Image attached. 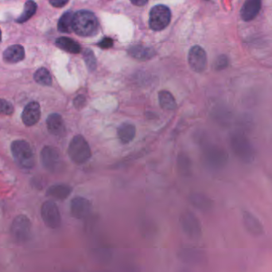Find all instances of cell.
<instances>
[{
    "label": "cell",
    "instance_id": "2e32d148",
    "mask_svg": "<svg viewBox=\"0 0 272 272\" xmlns=\"http://www.w3.org/2000/svg\"><path fill=\"white\" fill-rule=\"evenodd\" d=\"M262 0H245L241 10L240 16L245 22L255 19L261 10Z\"/></svg>",
    "mask_w": 272,
    "mask_h": 272
},
{
    "label": "cell",
    "instance_id": "f546056e",
    "mask_svg": "<svg viewBox=\"0 0 272 272\" xmlns=\"http://www.w3.org/2000/svg\"><path fill=\"white\" fill-rule=\"evenodd\" d=\"M14 112L13 105L4 99H0V115L11 116Z\"/></svg>",
    "mask_w": 272,
    "mask_h": 272
},
{
    "label": "cell",
    "instance_id": "e0dca14e",
    "mask_svg": "<svg viewBox=\"0 0 272 272\" xmlns=\"http://www.w3.org/2000/svg\"><path fill=\"white\" fill-rule=\"evenodd\" d=\"M46 125L50 133L56 136H61L66 132V126L61 115L50 114L46 120Z\"/></svg>",
    "mask_w": 272,
    "mask_h": 272
},
{
    "label": "cell",
    "instance_id": "5bb4252c",
    "mask_svg": "<svg viewBox=\"0 0 272 272\" xmlns=\"http://www.w3.org/2000/svg\"><path fill=\"white\" fill-rule=\"evenodd\" d=\"M242 221H243L244 229L250 235L255 236V237L264 235V225L260 222V220L250 212H243Z\"/></svg>",
    "mask_w": 272,
    "mask_h": 272
},
{
    "label": "cell",
    "instance_id": "9c48e42d",
    "mask_svg": "<svg viewBox=\"0 0 272 272\" xmlns=\"http://www.w3.org/2000/svg\"><path fill=\"white\" fill-rule=\"evenodd\" d=\"M41 218L46 226L56 229L61 226V214L58 207L52 200H47L41 206Z\"/></svg>",
    "mask_w": 272,
    "mask_h": 272
},
{
    "label": "cell",
    "instance_id": "44dd1931",
    "mask_svg": "<svg viewBox=\"0 0 272 272\" xmlns=\"http://www.w3.org/2000/svg\"><path fill=\"white\" fill-rule=\"evenodd\" d=\"M72 192V189L70 185L66 184H57L54 185L49 188L46 192L47 196L50 198L57 199V200H65L68 197L70 196Z\"/></svg>",
    "mask_w": 272,
    "mask_h": 272
},
{
    "label": "cell",
    "instance_id": "484cf974",
    "mask_svg": "<svg viewBox=\"0 0 272 272\" xmlns=\"http://www.w3.org/2000/svg\"><path fill=\"white\" fill-rule=\"evenodd\" d=\"M74 14L72 11H67L61 16L59 19L57 29L61 33H71L73 30V22Z\"/></svg>",
    "mask_w": 272,
    "mask_h": 272
},
{
    "label": "cell",
    "instance_id": "7402d4cb",
    "mask_svg": "<svg viewBox=\"0 0 272 272\" xmlns=\"http://www.w3.org/2000/svg\"><path fill=\"white\" fill-rule=\"evenodd\" d=\"M93 259L100 264H107L112 258V251L109 247L99 245L91 249Z\"/></svg>",
    "mask_w": 272,
    "mask_h": 272
},
{
    "label": "cell",
    "instance_id": "d6986e66",
    "mask_svg": "<svg viewBox=\"0 0 272 272\" xmlns=\"http://www.w3.org/2000/svg\"><path fill=\"white\" fill-rule=\"evenodd\" d=\"M128 54L133 58L146 61L149 59L152 58L155 55V50L150 47L135 45L131 46L128 50Z\"/></svg>",
    "mask_w": 272,
    "mask_h": 272
},
{
    "label": "cell",
    "instance_id": "cb8c5ba5",
    "mask_svg": "<svg viewBox=\"0 0 272 272\" xmlns=\"http://www.w3.org/2000/svg\"><path fill=\"white\" fill-rule=\"evenodd\" d=\"M190 202L201 211H209L213 207V201L209 198L200 194H193L190 197Z\"/></svg>",
    "mask_w": 272,
    "mask_h": 272
},
{
    "label": "cell",
    "instance_id": "ab89813d",
    "mask_svg": "<svg viewBox=\"0 0 272 272\" xmlns=\"http://www.w3.org/2000/svg\"><path fill=\"white\" fill-rule=\"evenodd\" d=\"M1 39H2V33H1V31H0V42H1Z\"/></svg>",
    "mask_w": 272,
    "mask_h": 272
},
{
    "label": "cell",
    "instance_id": "9a60e30c",
    "mask_svg": "<svg viewBox=\"0 0 272 272\" xmlns=\"http://www.w3.org/2000/svg\"><path fill=\"white\" fill-rule=\"evenodd\" d=\"M41 117V108L37 102L29 103L22 111V120L27 127L33 126L39 121Z\"/></svg>",
    "mask_w": 272,
    "mask_h": 272
},
{
    "label": "cell",
    "instance_id": "603a6c76",
    "mask_svg": "<svg viewBox=\"0 0 272 272\" xmlns=\"http://www.w3.org/2000/svg\"><path fill=\"white\" fill-rule=\"evenodd\" d=\"M56 46L61 50L70 53V54H79L81 52V47L76 41L70 37H61L56 40Z\"/></svg>",
    "mask_w": 272,
    "mask_h": 272
},
{
    "label": "cell",
    "instance_id": "ffe728a7",
    "mask_svg": "<svg viewBox=\"0 0 272 272\" xmlns=\"http://www.w3.org/2000/svg\"><path fill=\"white\" fill-rule=\"evenodd\" d=\"M136 134L135 125L129 123H124L117 129V135L119 140L124 144L131 143Z\"/></svg>",
    "mask_w": 272,
    "mask_h": 272
},
{
    "label": "cell",
    "instance_id": "277c9868",
    "mask_svg": "<svg viewBox=\"0 0 272 272\" xmlns=\"http://www.w3.org/2000/svg\"><path fill=\"white\" fill-rule=\"evenodd\" d=\"M68 154L70 159L77 165L85 163L91 156L90 145L85 138L80 135L73 138L68 149Z\"/></svg>",
    "mask_w": 272,
    "mask_h": 272
},
{
    "label": "cell",
    "instance_id": "4316f807",
    "mask_svg": "<svg viewBox=\"0 0 272 272\" xmlns=\"http://www.w3.org/2000/svg\"><path fill=\"white\" fill-rule=\"evenodd\" d=\"M37 8V3L34 2L33 0H29L25 3L24 10L22 11V13L20 15L19 17L18 18L16 22H18V23H23V22L28 21L36 13Z\"/></svg>",
    "mask_w": 272,
    "mask_h": 272
},
{
    "label": "cell",
    "instance_id": "7c38bea8",
    "mask_svg": "<svg viewBox=\"0 0 272 272\" xmlns=\"http://www.w3.org/2000/svg\"><path fill=\"white\" fill-rule=\"evenodd\" d=\"M41 163L50 172H56L61 165V157L58 150L53 146H46L41 153Z\"/></svg>",
    "mask_w": 272,
    "mask_h": 272
},
{
    "label": "cell",
    "instance_id": "52a82bcc",
    "mask_svg": "<svg viewBox=\"0 0 272 272\" xmlns=\"http://www.w3.org/2000/svg\"><path fill=\"white\" fill-rule=\"evenodd\" d=\"M180 224L185 235L191 239H200L202 229L200 220L190 211H185L180 217Z\"/></svg>",
    "mask_w": 272,
    "mask_h": 272
},
{
    "label": "cell",
    "instance_id": "30bf717a",
    "mask_svg": "<svg viewBox=\"0 0 272 272\" xmlns=\"http://www.w3.org/2000/svg\"><path fill=\"white\" fill-rule=\"evenodd\" d=\"M205 160L210 167L220 169L226 165L229 155L226 150L218 146H211L205 151Z\"/></svg>",
    "mask_w": 272,
    "mask_h": 272
},
{
    "label": "cell",
    "instance_id": "60d3db41",
    "mask_svg": "<svg viewBox=\"0 0 272 272\" xmlns=\"http://www.w3.org/2000/svg\"><path fill=\"white\" fill-rule=\"evenodd\" d=\"M104 272V271H97V272Z\"/></svg>",
    "mask_w": 272,
    "mask_h": 272
},
{
    "label": "cell",
    "instance_id": "83f0119b",
    "mask_svg": "<svg viewBox=\"0 0 272 272\" xmlns=\"http://www.w3.org/2000/svg\"><path fill=\"white\" fill-rule=\"evenodd\" d=\"M34 78L36 82L45 86H50L52 84V76L46 68H40L35 72Z\"/></svg>",
    "mask_w": 272,
    "mask_h": 272
},
{
    "label": "cell",
    "instance_id": "4fadbf2b",
    "mask_svg": "<svg viewBox=\"0 0 272 272\" xmlns=\"http://www.w3.org/2000/svg\"><path fill=\"white\" fill-rule=\"evenodd\" d=\"M70 211L73 217L76 219H85L91 214V203L90 200L83 197H76L71 201Z\"/></svg>",
    "mask_w": 272,
    "mask_h": 272
},
{
    "label": "cell",
    "instance_id": "d6a6232c",
    "mask_svg": "<svg viewBox=\"0 0 272 272\" xmlns=\"http://www.w3.org/2000/svg\"><path fill=\"white\" fill-rule=\"evenodd\" d=\"M86 103H87V100H86V97L84 95H78L73 100V105L77 110L84 109L86 105Z\"/></svg>",
    "mask_w": 272,
    "mask_h": 272
},
{
    "label": "cell",
    "instance_id": "836d02e7",
    "mask_svg": "<svg viewBox=\"0 0 272 272\" xmlns=\"http://www.w3.org/2000/svg\"><path fill=\"white\" fill-rule=\"evenodd\" d=\"M98 46H100V48L104 49V50L111 48V46H113V40L111 39V37H104L99 42Z\"/></svg>",
    "mask_w": 272,
    "mask_h": 272
},
{
    "label": "cell",
    "instance_id": "8992f818",
    "mask_svg": "<svg viewBox=\"0 0 272 272\" xmlns=\"http://www.w3.org/2000/svg\"><path fill=\"white\" fill-rule=\"evenodd\" d=\"M170 9L164 5H157L150 11L149 25L153 31H162L170 24Z\"/></svg>",
    "mask_w": 272,
    "mask_h": 272
},
{
    "label": "cell",
    "instance_id": "1f68e13d",
    "mask_svg": "<svg viewBox=\"0 0 272 272\" xmlns=\"http://www.w3.org/2000/svg\"><path fill=\"white\" fill-rule=\"evenodd\" d=\"M228 66H229V58L225 55L219 56L216 60L215 64H214L215 70H218V71L224 70V69L228 67Z\"/></svg>",
    "mask_w": 272,
    "mask_h": 272
},
{
    "label": "cell",
    "instance_id": "6da1fadb",
    "mask_svg": "<svg viewBox=\"0 0 272 272\" xmlns=\"http://www.w3.org/2000/svg\"><path fill=\"white\" fill-rule=\"evenodd\" d=\"M73 30L82 37L93 36L98 31V21L91 11H77L73 16Z\"/></svg>",
    "mask_w": 272,
    "mask_h": 272
},
{
    "label": "cell",
    "instance_id": "e575fe53",
    "mask_svg": "<svg viewBox=\"0 0 272 272\" xmlns=\"http://www.w3.org/2000/svg\"><path fill=\"white\" fill-rule=\"evenodd\" d=\"M118 272H140V268H138L137 266L135 265H126L120 268Z\"/></svg>",
    "mask_w": 272,
    "mask_h": 272
},
{
    "label": "cell",
    "instance_id": "ac0fdd59",
    "mask_svg": "<svg viewBox=\"0 0 272 272\" xmlns=\"http://www.w3.org/2000/svg\"><path fill=\"white\" fill-rule=\"evenodd\" d=\"M2 57L7 63H18L25 58L24 48L20 45L9 46L8 48L3 52Z\"/></svg>",
    "mask_w": 272,
    "mask_h": 272
},
{
    "label": "cell",
    "instance_id": "74e56055",
    "mask_svg": "<svg viewBox=\"0 0 272 272\" xmlns=\"http://www.w3.org/2000/svg\"><path fill=\"white\" fill-rule=\"evenodd\" d=\"M192 272L190 270V269H188V268H181V269H180V270L179 271V272Z\"/></svg>",
    "mask_w": 272,
    "mask_h": 272
},
{
    "label": "cell",
    "instance_id": "3957f363",
    "mask_svg": "<svg viewBox=\"0 0 272 272\" xmlns=\"http://www.w3.org/2000/svg\"><path fill=\"white\" fill-rule=\"evenodd\" d=\"M11 152L18 165L31 169L35 164V155L30 144L25 140H16L11 144Z\"/></svg>",
    "mask_w": 272,
    "mask_h": 272
},
{
    "label": "cell",
    "instance_id": "8fae6325",
    "mask_svg": "<svg viewBox=\"0 0 272 272\" xmlns=\"http://www.w3.org/2000/svg\"><path fill=\"white\" fill-rule=\"evenodd\" d=\"M188 62L194 72H204L207 67V54L205 50L199 46H193L188 54Z\"/></svg>",
    "mask_w": 272,
    "mask_h": 272
},
{
    "label": "cell",
    "instance_id": "8d00e7d4",
    "mask_svg": "<svg viewBox=\"0 0 272 272\" xmlns=\"http://www.w3.org/2000/svg\"><path fill=\"white\" fill-rule=\"evenodd\" d=\"M132 4L137 6V7H144L147 3L148 0H130Z\"/></svg>",
    "mask_w": 272,
    "mask_h": 272
},
{
    "label": "cell",
    "instance_id": "f1b7e54d",
    "mask_svg": "<svg viewBox=\"0 0 272 272\" xmlns=\"http://www.w3.org/2000/svg\"><path fill=\"white\" fill-rule=\"evenodd\" d=\"M83 57H84V60H85V64L89 70L91 72L96 70L97 63H96V59L94 53L90 49H86L83 53Z\"/></svg>",
    "mask_w": 272,
    "mask_h": 272
},
{
    "label": "cell",
    "instance_id": "5b68a950",
    "mask_svg": "<svg viewBox=\"0 0 272 272\" xmlns=\"http://www.w3.org/2000/svg\"><path fill=\"white\" fill-rule=\"evenodd\" d=\"M11 233L15 241L18 244H25L31 239V220L26 216H18L11 224Z\"/></svg>",
    "mask_w": 272,
    "mask_h": 272
},
{
    "label": "cell",
    "instance_id": "d4e9b609",
    "mask_svg": "<svg viewBox=\"0 0 272 272\" xmlns=\"http://www.w3.org/2000/svg\"><path fill=\"white\" fill-rule=\"evenodd\" d=\"M159 101L160 107L165 111H173L177 108L176 100L170 91L165 90L159 91Z\"/></svg>",
    "mask_w": 272,
    "mask_h": 272
},
{
    "label": "cell",
    "instance_id": "4dcf8cb0",
    "mask_svg": "<svg viewBox=\"0 0 272 272\" xmlns=\"http://www.w3.org/2000/svg\"><path fill=\"white\" fill-rule=\"evenodd\" d=\"M190 161L188 159V157L180 155L179 159V167L181 170V173L188 174L189 170H190Z\"/></svg>",
    "mask_w": 272,
    "mask_h": 272
},
{
    "label": "cell",
    "instance_id": "d590c367",
    "mask_svg": "<svg viewBox=\"0 0 272 272\" xmlns=\"http://www.w3.org/2000/svg\"><path fill=\"white\" fill-rule=\"evenodd\" d=\"M53 7H62L69 2V0H49Z\"/></svg>",
    "mask_w": 272,
    "mask_h": 272
},
{
    "label": "cell",
    "instance_id": "f35d334b",
    "mask_svg": "<svg viewBox=\"0 0 272 272\" xmlns=\"http://www.w3.org/2000/svg\"><path fill=\"white\" fill-rule=\"evenodd\" d=\"M74 272V271L66 270V271H64V272Z\"/></svg>",
    "mask_w": 272,
    "mask_h": 272
},
{
    "label": "cell",
    "instance_id": "ba28073f",
    "mask_svg": "<svg viewBox=\"0 0 272 272\" xmlns=\"http://www.w3.org/2000/svg\"><path fill=\"white\" fill-rule=\"evenodd\" d=\"M177 256L180 261L188 265H202L207 260L205 251L196 247H185L180 248L177 253Z\"/></svg>",
    "mask_w": 272,
    "mask_h": 272
},
{
    "label": "cell",
    "instance_id": "7a4b0ae2",
    "mask_svg": "<svg viewBox=\"0 0 272 272\" xmlns=\"http://www.w3.org/2000/svg\"><path fill=\"white\" fill-rule=\"evenodd\" d=\"M233 154L240 161L249 163L255 159V150L250 140L241 133H235L230 139Z\"/></svg>",
    "mask_w": 272,
    "mask_h": 272
}]
</instances>
